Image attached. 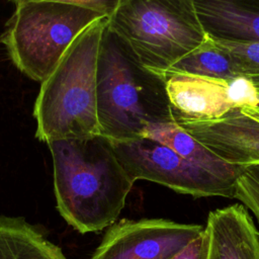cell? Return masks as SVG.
<instances>
[{"mask_svg": "<svg viewBox=\"0 0 259 259\" xmlns=\"http://www.w3.org/2000/svg\"><path fill=\"white\" fill-rule=\"evenodd\" d=\"M54 167L57 208L75 230L85 234L111 226L135 181L102 136L47 143Z\"/></svg>", "mask_w": 259, "mask_h": 259, "instance_id": "cell-1", "label": "cell"}, {"mask_svg": "<svg viewBox=\"0 0 259 259\" xmlns=\"http://www.w3.org/2000/svg\"><path fill=\"white\" fill-rule=\"evenodd\" d=\"M107 18L86 27L72 42L35 98V138L45 143L100 136L96 82Z\"/></svg>", "mask_w": 259, "mask_h": 259, "instance_id": "cell-2", "label": "cell"}, {"mask_svg": "<svg viewBox=\"0 0 259 259\" xmlns=\"http://www.w3.org/2000/svg\"><path fill=\"white\" fill-rule=\"evenodd\" d=\"M96 104L100 136L109 141L140 138L148 123L171 119L162 81L144 69L107 26L98 59Z\"/></svg>", "mask_w": 259, "mask_h": 259, "instance_id": "cell-3", "label": "cell"}, {"mask_svg": "<svg viewBox=\"0 0 259 259\" xmlns=\"http://www.w3.org/2000/svg\"><path fill=\"white\" fill-rule=\"evenodd\" d=\"M107 29L156 77L207 38L193 0H121Z\"/></svg>", "mask_w": 259, "mask_h": 259, "instance_id": "cell-4", "label": "cell"}, {"mask_svg": "<svg viewBox=\"0 0 259 259\" xmlns=\"http://www.w3.org/2000/svg\"><path fill=\"white\" fill-rule=\"evenodd\" d=\"M15 6L0 42L14 66L40 83L75 38L94 21L105 17L84 7L51 1H28Z\"/></svg>", "mask_w": 259, "mask_h": 259, "instance_id": "cell-5", "label": "cell"}, {"mask_svg": "<svg viewBox=\"0 0 259 259\" xmlns=\"http://www.w3.org/2000/svg\"><path fill=\"white\" fill-rule=\"evenodd\" d=\"M109 142L134 181H152L195 198H235L237 181L220 178L191 164L157 141L140 137L128 141Z\"/></svg>", "mask_w": 259, "mask_h": 259, "instance_id": "cell-6", "label": "cell"}, {"mask_svg": "<svg viewBox=\"0 0 259 259\" xmlns=\"http://www.w3.org/2000/svg\"><path fill=\"white\" fill-rule=\"evenodd\" d=\"M203 230L164 219L122 220L109 226L90 259H172Z\"/></svg>", "mask_w": 259, "mask_h": 259, "instance_id": "cell-7", "label": "cell"}, {"mask_svg": "<svg viewBox=\"0 0 259 259\" xmlns=\"http://www.w3.org/2000/svg\"><path fill=\"white\" fill-rule=\"evenodd\" d=\"M171 119L222 160L244 167L259 165V106L236 107L217 119L177 114Z\"/></svg>", "mask_w": 259, "mask_h": 259, "instance_id": "cell-8", "label": "cell"}, {"mask_svg": "<svg viewBox=\"0 0 259 259\" xmlns=\"http://www.w3.org/2000/svg\"><path fill=\"white\" fill-rule=\"evenodd\" d=\"M171 114L195 119H217L233 109L228 80L187 73H162Z\"/></svg>", "mask_w": 259, "mask_h": 259, "instance_id": "cell-9", "label": "cell"}, {"mask_svg": "<svg viewBox=\"0 0 259 259\" xmlns=\"http://www.w3.org/2000/svg\"><path fill=\"white\" fill-rule=\"evenodd\" d=\"M208 259H259V232L242 203L209 211Z\"/></svg>", "mask_w": 259, "mask_h": 259, "instance_id": "cell-10", "label": "cell"}, {"mask_svg": "<svg viewBox=\"0 0 259 259\" xmlns=\"http://www.w3.org/2000/svg\"><path fill=\"white\" fill-rule=\"evenodd\" d=\"M205 33L214 40L259 42V0H193Z\"/></svg>", "mask_w": 259, "mask_h": 259, "instance_id": "cell-11", "label": "cell"}, {"mask_svg": "<svg viewBox=\"0 0 259 259\" xmlns=\"http://www.w3.org/2000/svg\"><path fill=\"white\" fill-rule=\"evenodd\" d=\"M141 137L163 144L191 164L226 180L236 182L245 169L244 166L222 160L173 119L148 123L142 131Z\"/></svg>", "mask_w": 259, "mask_h": 259, "instance_id": "cell-12", "label": "cell"}, {"mask_svg": "<svg viewBox=\"0 0 259 259\" xmlns=\"http://www.w3.org/2000/svg\"><path fill=\"white\" fill-rule=\"evenodd\" d=\"M0 259H68L23 218L0 215Z\"/></svg>", "mask_w": 259, "mask_h": 259, "instance_id": "cell-13", "label": "cell"}, {"mask_svg": "<svg viewBox=\"0 0 259 259\" xmlns=\"http://www.w3.org/2000/svg\"><path fill=\"white\" fill-rule=\"evenodd\" d=\"M166 72H179L223 79H230L237 76L227 53L208 35L200 48L184 57L163 73Z\"/></svg>", "mask_w": 259, "mask_h": 259, "instance_id": "cell-14", "label": "cell"}, {"mask_svg": "<svg viewBox=\"0 0 259 259\" xmlns=\"http://www.w3.org/2000/svg\"><path fill=\"white\" fill-rule=\"evenodd\" d=\"M214 41L229 56L235 74L248 78L259 89V42Z\"/></svg>", "mask_w": 259, "mask_h": 259, "instance_id": "cell-15", "label": "cell"}, {"mask_svg": "<svg viewBox=\"0 0 259 259\" xmlns=\"http://www.w3.org/2000/svg\"><path fill=\"white\" fill-rule=\"evenodd\" d=\"M235 198L250 209L259 223V165L245 167L236 182Z\"/></svg>", "mask_w": 259, "mask_h": 259, "instance_id": "cell-16", "label": "cell"}, {"mask_svg": "<svg viewBox=\"0 0 259 259\" xmlns=\"http://www.w3.org/2000/svg\"><path fill=\"white\" fill-rule=\"evenodd\" d=\"M228 97L233 108L244 105L259 106L258 88L244 76H236L228 80Z\"/></svg>", "mask_w": 259, "mask_h": 259, "instance_id": "cell-17", "label": "cell"}, {"mask_svg": "<svg viewBox=\"0 0 259 259\" xmlns=\"http://www.w3.org/2000/svg\"><path fill=\"white\" fill-rule=\"evenodd\" d=\"M10 2H13L15 5L22 3V2H28V1H51V2H59V3H65L75 6L84 7L93 11H96L105 17H110L114 11L119 6L121 0H8Z\"/></svg>", "mask_w": 259, "mask_h": 259, "instance_id": "cell-18", "label": "cell"}, {"mask_svg": "<svg viewBox=\"0 0 259 259\" xmlns=\"http://www.w3.org/2000/svg\"><path fill=\"white\" fill-rule=\"evenodd\" d=\"M209 255V239L205 231L192 240L172 259H208Z\"/></svg>", "mask_w": 259, "mask_h": 259, "instance_id": "cell-19", "label": "cell"}, {"mask_svg": "<svg viewBox=\"0 0 259 259\" xmlns=\"http://www.w3.org/2000/svg\"><path fill=\"white\" fill-rule=\"evenodd\" d=\"M258 91H259V89H258Z\"/></svg>", "mask_w": 259, "mask_h": 259, "instance_id": "cell-20", "label": "cell"}]
</instances>
